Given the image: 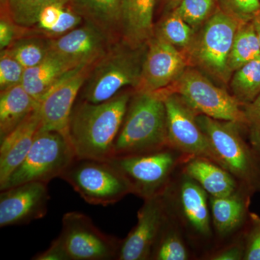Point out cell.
<instances>
[{"label": "cell", "instance_id": "cell-1", "mask_svg": "<svg viewBox=\"0 0 260 260\" xmlns=\"http://www.w3.org/2000/svg\"><path fill=\"white\" fill-rule=\"evenodd\" d=\"M133 91L122 90L106 102H75L68 126V138L77 158L109 160Z\"/></svg>", "mask_w": 260, "mask_h": 260}, {"label": "cell", "instance_id": "cell-2", "mask_svg": "<svg viewBox=\"0 0 260 260\" xmlns=\"http://www.w3.org/2000/svg\"><path fill=\"white\" fill-rule=\"evenodd\" d=\"M167 147L164 99L158 93L134 90L114 143L113 157L148 153Z\"/></svg>", "mask_w": 260, "mask_h": 260}, {"label": "cell", "instance_id": "cell-3", "mask_svg": "<svg viewBox=\"0 0 260 260\" xmlns=\"http://www.w3.org/2000/svg\"><path fill=\"white\" fill-rule=\"evenodd\" d=\"M146 51L147 44L133 46L122 39L113 43L92 67L78 99L99 104L124 88H138Z\"/></svg>", "mask_w": 260, "mask_h": 260}, {"label": "cell", "instance_id": "cell-4", "mask_svg": "<svg viewBox=\"0 0 260 260\" xmlns=\"http://www.w3.org/2000/svg\"><path fill=\"white\" fill-rule=\"evenodd\" d=\"M197 119L225 169L251 192H260V154L243 136L244 126L203 114Z\"/></svg>", "mask_w": 260, "mask_h": 260}, {"label": "cell", "instance_id": "cell-5", "mask_svg": "<svg viewBox=\"0 0 260 260\" xmlns=\"http://www.w3.org/2000/svg\"><path fill=\"white\" fill-rule=\"evenodd\" d=\"M241 23L217 7L185 51L189 62L217 81L226 84L233 73L229 68V55Z\"/></svg>", "mask_w": 260, "mask_h": 260}, {"label": "cell", "instance_id": "cell-6", "mask_svg": "<svg viewBox=\"0 0 260 260\" xmlns=\"http://www.w3.org/2000/svg\"><path fill=\"white\" fill-rule=\"evenodd\" d=\"M188 157L167 147L148 153L113 157L111 162L127 179L133 194L149 199L161 194Z\"/></svg>", "mask_w": 260, "mask_h": 260}, {"label": "cell", "instance_id": "cell-7", "mask_svg": "<svg viewBox=\"0 0 260 260\" xmlns=\"http://www.w3.org/2000/svg\"><path fill=\"white\" fill-rule=\"evenodd\" d=\"M75 158L68 137L58 132L39 129L28 155L0 189L32 181L48 184L60 177Z\"/></svg>", "mask_w": 260, "mask_h": 260}, {"label": "cell", "instance_id": "cell-8", "mask_svg": "<svg viewBox=\"0 0 260 260\" xmlns=\"http://www.w3.org/2000/svg\"><path fill=\"white\" fill-rule=\"evenodd\" d=\"M59 178L90 205L108 206L133 194L127 179L108 160L75 158Z\"/></svg>", "mask_w": 260, "mask_h": 260}, {"label": "cell", "instance_id": "cell-9", "mask_svg": "<svg viewBox=\"0 0 260 260\" xmlns=\"http://www.w3.org/2000/svg\"><path fill=\"white\" fill-rule=\"evenodd\" d=\"M174 177L162 193L169 213L191 242H209L213 234L209 194L184 173Z\"/></svg>", "mask_w": 260, "mask_h": 260}, {"label": "cell", "instance_id": "cell-10", "mask_svg": "<svg viewBox=\"0 0 260 260\" xmlns=\"http://www.w3.org/2000/svg\"><path fill=\"white\" fill-rule=\"evenodd\" d=\"M158 92L177 93L198 114L219 120L234 121L245 129L242 103L225 89L214 84L199 70L186 68L175 83Z\"/></svg>", "mask_w": 260, "mask_h": 260}, {"label": "cell", "instance_id": "cell-11", "mask_svg": "<svg viewBox=\"0 0 260 260\" xmlns=\"http://www.w3.org/2000/svg\"><path fill=\"white\" fill-rule=\"evenodd\" d=\"M56 239L68 260L117 259L122 242L103 233L90 217L78 212L64 214Z\"/></svg>", "mask_w": 260, "mask_h": 260}, {"label": "cell", "instance_id": "cell-12", "mask_svg": "<svg viewBox=\"0 0 260 260\" xmlns=\"http://www.w3.org/2000/svg\"><path fill=\"white\" fill-rule=\"evenodd\" d=\"M158 93L165 103L168 147L188 158L210 159L225 169L208 137L198 124L197 117L199 114L177 93Z\"/></svg>", "mask_w": 260, "mask_h": 260}, {"label": "cell", "instance_id": "cell-13", "mask_svg": "<svg viewBox=\"0 0 260 260\" xmlns=\"http://www.w3.org/2000/svg\"><path fill=\"white\" fill-rule=\"evenodd\" d=\"M94 64L70 70L48 90L39 102L40 129L58 132L68 138L72 111Z\"/></svg>", "mask_w": 260, "mask_h": 260}, {"label": "cell", "instance_id": "cell-14", "mask_svg": "<svg viewBox=\"0 0 260 260\" xmlns=\"http://www.w3.org/2000/svg\"><path fill=\"white\" fill-rule=\"evenodd\" d=\"M188 63L185 52L153 36L147 43L141 79L135 90L155 93L165 90L177 81Z\"/></svg>", "mask_w": 260, "mask_h": 260}, {"label": "cell", "instance_id": "cell-15", "mask_svg": "<svg viewBox=\"0 0 260 260\" xmlns=\"http://www.w3.org/2000/svg\"><path fill=\"white\" fill-rule=\"evenodd\" d=\"M169 211L162 194L144 200L138 221L121 242L119 260L150 259L152 251Z\"/></svg>", "mask_w": 260, "mask_h": 260}, {"label": "cell", "instance_id": "cell-16", "mask_svg": "<svg viewBox=\"0 0 260 260\" xmlns=\"http://www.w3.org/2000/svg\"><path fill=\"white\" fill-rule=\"evenodd\" d=\"M49 200L47 183L32 181L3 189L0 194V227L25 225L44 218Z\"/></svg>", "mask_w": 260, "mask_h": 260}, {"label": "cell", "instance_id": "cell-17", "mask_svg": "<svg viewBox=\"0 0 260 260\" xmlns=\"http://www.w3.org/2000/svg\"><path fill=\"white\" fill-rule=\"evenodd\" d=\"M114 42L105 32L85 21L60 37L49 39L51 52L76 66L96 62Z\"/></svg>", "mask_w": 260, "mask_h": 260}, {"label": "cell", "instance_id": "cell-18", "mask_svg": "<svg viewBox=\"0 0 260 260\" xmlns=\"http://www.w3.org/2000/svg\"><path fill=\"white\" fill-rule=\"evenodd\" d=\"M253 194L254 193L241 184L232 194L209 196L212 225L219 239H229L244 231L249 220V205Z\"/></svg>", "mask_w": 260, "mask_h": 260}, {"label": "cell", "instance_id": "cell-19", "mask_svg": "<svg viewBox=\"0 0 260 260\" xmlns=\"http://www.w3.org/2000/svg\"><path fill=\"white\" fill-rule=\"evenodd\" d=\"M41 129L39 108L1 140L0 187L23 161Z\"/></svg>", "mask_w": 260, "mask_h": 260}, {"label": "cell", "instance_id": "cell-20", "mask_svg": "<svg viewBox=\"0 0 260 260\" xmlns=\"http://www.w3.org/2000/svg\"><path fill=\"white\" fill-rule=\"evenodd\" d=\"M182 167V172L199 184L209 196L232 194L241 185L229 171L210 159L191 157Z\"/></svg>", "mask_w": 260, "mask_h": 260}, {"label": "cell", "instance_id": "cell-21", "mask_svg": "<svg viewBox=\"0 0 260 260\" xmlns=\"http://www.w3.org/2000/svg\"><path fill=\"white\" fill-rule=\"evenodd\" d=\"M158 0H122L121 39L133 46L147 44L154 36L153 16Z\"/></svg>", "mask_w": 260, "mask_h": 260}, {"label": "cell", "instance_id": "cell-22", "mask_svg": "<svg viewBox=\"0 0 260 260\" xmlns=\"http://www.w3.org/2000/svg\"><path fill=\"white\" fill-rule=\"evenodd\" d=\"M70 6L114 42L121 39L122 0H70Z\"/></svg>", "mask_w": 260, "mask_h": 260}, {"label": "cell", "instance_id": "cell-23", "mask_svg": "<svg viewBox=\"0 0 260 260\" xmlns=\"http://www.w3.org/2000/svg\"><path fill=\"white\" fill-rule=\"evenodd\" d=\"M77 67L78 66L50 51L42 62L25 70L21 84L25 90L39 103L58 80Z\"/></svg>", "mask_w": 260, "mask_h": 260}, {"label": "cell", "instance_id": "cell-24", "mask_svg": "<svg viewBox=\"0 0 260 260\" xmlns=\"http://www.w3.org/2000/svg\"><path fill=\"white\" fill-rule=\"evenodd\" d=\"M39 106V103L22 84L0 91V140L21 124Z\"/></svg>", "mask_w": 260, "mask_h": 260}, {"label": "cell", "instance_id": "cell-25", "mask_svg": "<svg viewBox=\"0 0 260 260\" xmlns=\"http://www.w3.org/2000/svg\"><path fill=\"white\" fill-rule=\"evenodd\" d=\"M189 259L190 253L188 250L187 246L184 239V233L181 230L177 220L169 212V215L154 245L150 259Z\"/></svg>", "mask_w": 260, "mask_h": 260}, {"label": "cell", "instance_id": "cell-26", "mask_svg": "<svg viewBox=\"0 0 260 260\" xmlns=\"http://www.w3.org/2000/svg\"><path fill=\"white\" fill-rule=\"evenodd\" d=\"M259 56V44L252 22L241 23L229 55V68L234 73L243 65Z\"/></svg>", "mask_w": 260, "mask_h": 260}, {"label": "cell", "instance_id": "cell-27", "mask_svg": "<svg viewBox=\"0 0 260 260\" xmlns=\"http://www.w3.org/2000/svg\"><path fill=\"white\" fill-rule=\"evenodd\" d=\"M230 86L232 95L243 105L254 100L260 94V56L235 70Z\"/></svg>", "mask_w": 260, "mask_h": 260}, {"label": "cell", "instance_id": "cell-28", "mask_svg": "<svg viewBox=\"0 0 260 260\" xmlns=\"http://www.w3.org/2000/svg\"><path fill=\"white\" fill-rule=\"evenodd\" d=\"M5 49L9 51L25 69H28L47 58L50 53V43L49 39L35 34L20 38Z\"/></svg>", "mask_w": 260, "mask_h": 260}, {"label": "cell", "instance_id": "cell-29", "mask_svg": "<svg viewBox=\"0 0 260 260\" xmlns=\"http://www.w3.org/2000/svg\"><path fill=\"white\" fill-rule=\"evenodd\" d=\"M194 30L175 12L171 10L154 29V36L186 51L194 41Z\"/></svg>", "mask_w": 260, "mask_h": 260}, {"label": "cell", "instance_id": "cell-30", "mask_svg": "<svg viewBox=\"0 0 260 260\" xmlns=\"http://www.w3.org/2000/svg\"><path fill=\"white\" fill-rule=\"evenodd\" d=\"M70 0H6L1 11L9 15L17 25L32 28L37 25L41 11L53 4H69Z\"/></svg>", "mask_w": 260, "mask_h": 260}, {"label": "cell", "instance_id": "cell-31", "mask_svg": "<svg viewBox=\"0 0 260 260\" xmlns=\"http://www.w3.org/2000/svg\"><path fill=\"white\" fill-rule=\"evenodd\" d=\"M217 7L216 0H181L172 10L196 30L211 16Z\"/></svg>", "mask_w": 260, "mask_h": 260}, {"label": "cell", "instance_id": "cell-32", "mask_svg": "<svg viewBox=\"0 0 260 260\" xmlns=\"http://www.w3.org/2000/svg\"><path fill=\"white\" fill-rule=\"evenodd\" d=\"M25 68L7 49L0 52V91L20 85Z\"/></svg>", "mask_w": 260, "mask_h": 260}, {"label": "cell", "instance_id": "cell-33", "mask_svg": "<svg viewBox=\"0 0 260 260\" xmlns=\"http://www.w3.org/2000/svg\"><path fill=\"white\" fill-rule=\"evenodd\" d=\"M220 10L242 23L251 21L260 10V0H216Z\"/></svg>", "mask_w": 260, "mask_h": 260}, {"label": "cell", "instance_id": "cell-34", "mask_svg": "<svg viewBox=\"0 0 260 260\" xmlns=\"http://www.w3.org/2000/svg\"><path fill=\"white\" fill-rule=\"evenodd\" d=\"M248 141L260 154V94L254 100L243 105Z\"/></svg>", "mask_w": 260, "mask_h": 260}, {"label": "cell", "instance_id": "cell-35", "mask_svg": "<svg viewBox=\"0 0 260 260\" xmlns=\"http://www.w3.org/2000/svg\"><path fill=\"white\" fill-rule=\"evenodd\" d=\"M245 254L244 260H260V215L250 212L244 229Z\"/></svg>", "mask_w": 260, "mask_h": 260}, {"label": "cell", "instance_id": "cell-36", "mask_svg": "<svg viewBox=\"0 0 260 260\" xmlns=\"http://www.w3.org/2000/svg\"><path fill=\"white\" fill-rule=\"evenodd\" d=\"M30 28L20 26L12 20L9 15L1 11L0 16V50L7 49L15 41L30 35Z\"/></svg>", "mask_w": 260, "mask_h": 260}, {"label": "cell", "instance_id": "cell-37", "mask_svg": "<svg viewBox=\"0 0 260 260\" xmlns=\"http://www.w3.org/2000/svg\"><path fill=\"white\" fill-rule=\"evenodd\" d=\"M83 22V18L68 4L64 7L57 23L44 34V37L50 39L60 37L79 26Z\"/></svg>", "mask_w": 260, "mask_h": 260}, {"label": "cell", "instance_id": "cell-38", "mask_svg": "<svg viewBox=\"0 0 260 260\" xmlns=\"http://www.w3.org/2000/svg\"><path fill=\"white\" fill-rule=\"evenodd\" d=\"M245 254L244 231L239 234L236 240L232 241L226 246L210 253L207 259L210 260H244Z\"/></svg>", "mask_w": 260, "mask_h": 260}, {"label": "cell", "instance_id": "cell-39", "mask_svg": "<svg viewBox=\"0 0 260 260\" xmlns=\"http://www.w3.org/2000/svg\"><path fill=\"white\" fill-rule=\"evenodd\" d=\"M67 5L53 4L44 8L39 14L37 25L32 27L36 34L44 37V34L52 28L60 18Z\"/></svg>", "mask_w": 260, "mask_h": 260}, {"label": "cell", "instance_id": "cell-40", "mask_svg": "<svg viewBox=\"0 0 260 260\" xmlns=\"http://www.w3.org/2000/svg\"><path fill=\"white\" fill-rule=\"evenodd\" d=\"M36 260H68L59 242L54 239L50 246L44 251L39 253L32 258Z\"/></svg>", "mask_w": 260, "mask_h": 260}, {"label": "cell", "instance_id": "cell-41", "mask_svg": "<svg viewBox=\"0 0 260 260\" xmlns=\"http://www.w3.org/2000/svg\"><path fill=\"white\" fill-rule=\"evenodd\" d=\"M251 22H252L253 25H254V30H255L260 47V10L254 15V18L251 20Z\"/></svg>", "mask_w": 260, "mask_h": 260}, {"label": "cell", "instance_id": "cell-42", "mask_svg": "<svg viewBox=\"0 0 260 260\" xmlns=\"http://www.w3.org/2000/svg\"><path fill=\"white\" fill-rule=\"evenodd\" d=\"M180 1L181 0H164V3H165L166 8L169 11H171L175 8Z\"/></svg>", "mask_w": 260, "mask_h": 260}, {"label": "cell", "instance_id": "cell-43", "mask_svg": "<svg viewBox=\"0 0 260 260\" xmlns=\"http://www.w3.org/2000/svg\"><path fill=\"white\" fill-rule=\"evenodd\" d=\"M5 3H6V0H0V7L3 8L5 5Z\"/></svg>", "mask_w": 260, "mask_h": 260}]
</instances>
